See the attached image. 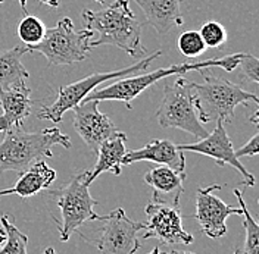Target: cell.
<instances>
[{
    "mask_svg": "<svg viewBox=\"0 0 259 254\" xmlns=\"http://www.w3.org/2000/svg\"><path fill=\"white\" fill-rule=\"evenodd\" d=\"M81 18L96 40L92 47L113 46L121 48L131 58H142L146 50L142 44L143 25L130 9L128 0H113L102 11L82 9Z\"/></svg>",
    "mask_w": 259,
    "mask_h": 254,
    "instance_id": "1",
    "label": "cell"
},
{
    "mask_svg": "<svg viewBox=\"0 0 259 254\" xmlns=\"http://www.w3.org/2000/svg\"><path fill=\"white\" fill-rule=\"evenodd\" d=\"M243 56H244V53H233V55H227L223 58H212V59L199 61V62H193V64L184 62V64L171 65L168 68H159L153 72H145V74L134 75V77L128 75V77L113 81L112 84L108 87L93 90L82 101H87V100H96V101L115 100V101L125 103V106L131 109L134 98H137L150 85L156 84L158 81L174 77V75H183V74L190 72V71H203V69H210V68H221L223 71L231 72L239 66Z\"/></svg>",
    "mask_w": 259,
    "mask_h": 254,
    "instance_id": "2",
    "label": "cell"
},
{
    "mask_svg": "<svg viewBox=\"0 0 259 254\" xmlns=\"http://www.w3.org/2000/svg\"><path fill=\"white\" fill-rule=\"evenodd\" d=\"M53 145L71 148L69 137L61 132L59 128H48L37 132H28L22 127L11 128L0 143V174L8 171L21 174L34 162L52 158Z\"/></svg>",
    "mask_w": 259,
    "mask_h": 254,
    "instance_id": "3",
    "label": "cell"
},
{
    "mask_svg": "<svg viewBox=\"0 0 259 254\" xmlns=\"http://www.w3.org/2000/svg\"><path fill=\"white\" fill-rule=\"evenodd\" d=\"M203 77L202 82H194V105L199 121L208 124L212 121H221L228 124L234 118V111L240 105H249L250 101L258 106V95L243 90L240 85L220 78L206 69L199 71Z\"/></svg>",
    "mask_w": 259,
    "mask_h": 254,
    "instance_id": "4",
    "label": "cell"
},
{
    "mask_svg": "<svg viewBox=\"0 0 259 254\" xmlns=\"http://www.w3.org/2000/svg\"><path fill=\"white\" fill-rule=\"evenodd\" d=\"M156 118L162 128L183 129L197 140H202L209 134L197 116L193 84L183 77L165 84Z\"/></svg>",
    "mask_w": 259,
    "mask_h": 254,
    "instance_id": "5",
    "label": "cell"
},
{
    "mask_svg": "<svg viewBox=\"0 0 259 254\" xmlns=\"http://www.w3.org/2000/svg\"><path fill=\"white\" fill-rule=\"evenodd\" d=\"M93 34L89 30L77 31L71 18L65 16L53 28L45 32L43 40L28 47V52L43 55L50 65H72L82 62L92 50Z\"/></svg>",
    "mask_w": 259,
    "mask_h": 254,
    "instance_id": "6",
    "label": "cell"
},
{
    "mask_svg": "<svg viewBox=\"0 0 259 254\" xmlns=\"http://www.w3.org/2000/svg\"><path fill=\"white\" fill-rule=\"evenodd\" d=\"M161 55L162 52H155L152 56L142 58L137 64L131 65V66L118 69V71H111V72H96L82 80L71 82L69 85L61 87L56 100L50 106L41 108V111L38 113V119H46L53 124H59L62 121L65 112L71 111L75 106H78L81 101L93 90H96L100 84L108 82V81L119 80V78L128 77L131 74H137L140 71H146L149 68V65L152 64L156 58H159Z\"/></svg>",
    "mask_w": 259,
    "mask_h": 254,
    "instance_id": "7",
    "label": "cell"
},
{
    "mask_svg": "<svg viewBox=\"0 0 259 254\" xmlns=\"http://www.w3.org/2000/svg\"><path fill=\"white\" fill-rule=\"evenodd\" d=\"M90 171H84L77 174L66 185L61 188L50 191L52 198L61 209L62 221L58 225L59 238L66 242L71 235L78 231V228L84 223L96 221L97 213H95V206H97L96 200L90 195L89 185H85V178Z\"/></svg>",
    "mask_w": 259,
    "mask_h": 254,
    "instance_id": "8",
    "label": "cell"
},
{
    "mask_svg": "<svg viewBox=\"0 0 259 254\" xmlns=\"http://www.w3.org/2000/svg\"><path fill=\"white\" fill-rule=\"evenodd\" d=\"M100 228L99 237L92 239L102 254H136L140 248L137 234L145 229L146 225L130 219L124 209L118 207L105 216H97Z\"/></svg>",
    "mask_w": 259,
    "mask_h": 254,
    "instance_id": "9",
    "label": "cell"
},
{
    "mask_svg": "<svg viewBox=\"0 0 259 254\" xmlns=\"http://www.w3.org/2000/svg\"><path fill=\"white\" fill-rule=\"evenodd\" d=\"M177 147L181 151H192V153L208 156L210 159L215 160V165H218V166L230 165L236 171L240 172V175L243 176V185H246V187L255 185V176L243 166L240 159L236 158L233 143H231L227 131L224 129V124L221 121H217L215 129L210 134H208L205 138L197 140L196 143L192 144H180Z\"/></svg>",
    "mask_w": 259,
    "mask_h": 254,
    "instance_id": "10",
    "label": "cell"
},
{
    "mask_svg": "<svg viewBox=\"0 0 259 254\" xmlns=\"http://www.w3.org/2000/svg\"><path fill=\"white\" fill-rule=\"evenodd\" d=\"M223 185L215 184L206 188H199L196 191V213L202 232L209 238H221L227 234V218L231 215L242 216V209L230 206L224 203L213 191L221 190Z\"/></svg>",
    "mask_w": 259,
    "mask_h": 254,
    "instance_id": "11",
    "label": "cell"
},
{
    "mask_svg": "<svg viewBox=\"0 0 259 254\" xmlns=\"http://www.w3.org/2000/svg\"><path fill=\"white\" fill-rule=\"evenodd\" d=\"M147 221L143 239L156 238L169 245H189L193 242V235L183 228V216L180 207L163 206L150 203L146 206Z\"/></svg>",
    "mask_w": 259,
    "mask_h": 254,
    "instance_id": "12",
    "label": "cell"
},
{
    "mask_svg": "<svg viewBox=\"0 0 259 254\" xmlns=\"http://www.w3.org/2000/svg\"><path fill=\"white\" fill-rule=\"evenodd\" d=\"M99 101L87 100L81 101L75 106L74 111V129L81 137V140L87 144V147L97 153L100 144L109 140L118 132L109 116L99 111Z\"/></svg>",
    "mask_w": 259,
    "mask_h": 254,
    "instance_id": "13",
    "label": "cell"
},
{
    "mask_svg": "<svg viewBox=\"0 0 259 254\" xmlns=\"http://www.w3.org/2000/svg\"><path fill=\"white\" fill-rule=\"evenodd\" d=\"M186 174L168 166L152 168L145 174V182L152 188V203L178 207L180 197L184 191Z\"/></svg>",
    "mask_w": 259,
    "mask_h": 254,
    "instance_id": "14",
    "label": "cell"
},
{
    "mask_svg": "<svg viewBox=\"0 0 259 254\" xmlns=\"http://www.w3.org/2000/svg\"><path fill=\"white\" fill-rule=\"evenodd\" d=\"M143 11L146 22L158 32L165 35L176 27L184 24L183 14L187 0H134Z\"/></svg>",
    "mask_w": 259,
    "mask_h": 254,
    "instance_id": "15",
    "label": "cell"
},
{
    "mask_svg": "<svg viewBox=\"0 0 259 254\" xmlns=\"http://www.w3.org/2000/svg\"><path fill=\"white\" fill-rule=\"evenodd\" d=\"M142 160L159 163L162 166H168L178 172H184L186 169L184 151H181L177 145L169 140H150L142 148L125 151L121 165L130 166Z\"/></svg>",
    "mask_w": 259,
    "mask_h": 254,
    "instance_id": "16",
    "label": "cell"
},
{
    "mask_svg": "<svg viewBox=\"0 0 259 254\" xmlns=\"http://www.w3.org/2000/svg\"><path fill=\"white\" fill-rule=\"evenodd\" d=\"M0 106L3 109L0 115V132L22 127L32 108L31 90L27 87V82L9 88H0Z\"/></svg>",
    "mask_w": 259,
    "mask_h": 254,
    "instance_id": "17",
    "label": "cell"
},
{
    "mask_svg": "<svg viewBox=\"0 0 259 254\" xmlns=\"http://www.w3.org/2000/svg\"><path fill=\"white\" fill-rule=\"evenodd\" d=\"M56 179V171L48 166L45 160L34 162L30 168L22 171L12 188L0 190V197L16 194L21 198H30L37 192L48 190Z\"/></svg>",
    "mask_w": 259,
    "mask_h": 254,
    "instance_id": "18",
    "label": "cell"
},
{
    "mask_svg": "<svg viewBox=\"0 0 259 254\" xmlns=\"http://www.w3.org/2000/svg\"><path fill=\"white\" fill-rule=\"evenodd\" d=\"M127 135L121 131H118L109 140L100 144L97 150V162L95 165V171H92L85 178V185L90 187V184L97 179V176L103 172H112L113 175L121 174V162L127 151L125 148Z\"/></svg>",
    "mask_w": 259,
    "mask_h": 254,
    "instance_id": "19",
    "label": "cell"
},
{
    "mask_svg": "<svg viewBox=\"0 0 259 254\" xmlns=\"http://www.w3.org/2000/svg\"><path fill=\"white\" fill-rule=\"evenodd\" d=\"M25 53H28V47L24 44L0 52V88L14 87L30 78L28 71L21 62Z\"/></svg>",
    "mask_w": 259,
    "mask_h": 254,
    "instance_id": "20",
    "label": "cell"
},
{
    "mask_svg": "<svg viewBox=\"0 0 259 254\" xmlns=\"http://www.w3.org/2000/svg\"><path fill=\"white\" fill-rule=\"evenodd\" d=\"M233 194L236 195V198L239 200V205L242 209L243 216V226L246 231L244 235V245H243L242 254H259V225L258 221L250 215L249 209L244 203L243 198V192L239 188H234Z\"/></svg>",
    "mask_w": 259,
    "mask_h": 254,
    "instance_id": "21",
    "label": "cell"
},
{
    "mask_svg": "<svg viewBox=\"0 0 259 254\" xmlns=\"http://www.w3.org/2000/svg\"><path fill=\"white\" fill-rule=\"evenodd\" d=\"M0 223L6 234V241L2 244L3 247L0 248V254H27L28 237L16 228L14 216L2 215Z\"/></svg>",
    "mask_w": 259,
    "mask_h": 254,
    "instance_id": "22",
    "label": "cell"
},
{
    "mask_svg": "<svg viewBox=\"0 0 259 254\" xmlns=\"http://www.w3.org/2000/svg\"><path fill=\"white\" fill-rule=\"evenodd\" d=\"M45 32H46V27L43 21L37 16L25 15L18 25V35L24 43V46L27 47L38 44L43 40Z\"/></svg>",
    "mask_w": 259,
    "mask_h": 254,
    "instance_id": "23",
    "label": "cell"
},
{
    "mask_svg": "<svg viewBox=\"0 0 259 254\" xmlns=\"http://www.w3.org/2000/svg\"><path fill=\"white\" fill-rule=\"evenodd\" d=\"M178 50L186 56V58H199L200 55H203V52L206 50V46L200 37L199 31H186L183 32L177 40Z\"/></svg>",
    "mask_w": 259,
    "mask_h": 254,
    "instance_id": "24",
    "label": "cell"
},
{
    "mask_svg": "<svg viewBox=\"0 0 259 254\" xmlns=\"http://www.w3.org/2000/svg\"><path fill=\"white\" fill-rule=\"evenodd\" d=\"M199 34H200L206 48H218L227 41L226 28L217 21H209V22L203 24Z\"/></svg>",
    "mask_w": 259,
    "mask_h": 254,
    "instance_id": "25",
    "label": "cell"
},
{
    "mask_svg": "<svg viewBox=\"0 0 259 254\" xmlns=\"http://www.w3.org/2000/svg\"><path fill=\"white\" fill-rule=\"evenodd\" d=\"M237 68H240L243 74L247 77V80L253 81V82H259V61L258 58H255L250 53H244L243 59Z\"/></svg>",
    "mask_w": 259,
    "mask_h": 254,
    "instance_id": "26",
    "label": "cell"
},
{
    "mask_svg": "<svg viewBox=\"0 0 259 254\" xmlns=\"http://www.w3.org/2000/svg\"><path fill=\"white\" fill-rule=\"evenodd\" d=\"M259 153V134L256 132L247 143L242 145L239 150H234V155L237 159L240 158H252V156H256Z\"/></svg>",
    "mask_w": 259,
    "mask_h": 254,
    "instance_id": "27",
    "label": "cell"
},
{
    "mask_svg": "<svg viewBox=\"0 0 259 254\" xmlns=\"http://www.w3.org/2000/svg\"><path fill=\"white\" fill-rule=\"evenodd\" d=\"M161 254H194V253H192V251H184V250H169V251H165V253H162L161 251ZM233 254H242V251H240V250H236Z\"/></svg>",
    "mask_w": 259,
    "mask_h": 254,
    "instance_id": "28",
    "label": "cell"
},
{
    "mask_svg": "<svg viewBox=\"0 0 259 254\" xmlns=\"http://www.w3.org/2000/svg\"><path fill=\"white\" fill-rule=\"evenodd\" d=\"M38 2H41L43 5L52 6V8H59V5H61V2H59V0H38Z\"/></svg>",
    "mask_w": 259,
    "mask_h": 254,
    "instance_id": "29",
    "label": "cell"
},
{
    "mask_svg": "<svg viewBox=\"0 0 259 254\" xmlns=\"http://www.w3.org/2000/svg\"><path fill=\"white\" fill-rule=\"evenodd\" d=\"M18 2H19V6H21L22 12L27 14V0H18Z\"/></svg>",
    "mask_w": 259,
    "mask_h": 254,
    "instance_id": "30",
    "label": "cell"
},
{
    "mask_svg": "<svg viewBox=\"0 0 259 254\" xmlns=\"http://www.w3.org/2000/svg\"><path fill=\"white\" fill-rule=\"evenodd\" d=\"M6 241V234H5V231H3V228H0V247H2V244Z\"/></svg>",
    "mask_w": 259,
    "mask_h": 254,
    "instance_id": "31",
    "label": "cell"
},
{
    "mask_svg": "<svg viewBox=\"0 0 259 254\" xmlns=\"http://www.w3.org/2000/svg\"><path fill=\"white\" fill-rule=\"evenodd\" d=\"M43 254H56V251H55V250H53L52 247H48V248H46V250L43 251Z\"/></svg>",
    "mask_w": 259,
    "mask_h": 254,
    "instance_id": "32",
    "label": "cell"
},
{
    "mask_svg": "<svg viewBox=\"0 0 259 254\" xmlns=\"http://www.w3.org/2000/svg\"><path fill=\"white\" fill-rule=\"evenodd\" d=\"M149 254H161V248H159V247H155Z\"/></svg>",
    "mask_w": 259,
    "mask_h": 254,
    "instance_id": "33",
    "label": "cell"
},
{
    "mask_svg": "<svg viewBox=\"0 0 259 254\" xmlns=\"http://www.w3.org/2000/svg\"><path fill=\"white\" fill-rule=\"evenodd\" d=\"M95 2H97V3H102V5L105 3V0H95Z\"/></svg>",
    "mask_w": 259,
    "mask_h": 254,
    "instance_id": "34",
    "label": "cell"
},
{
    "mask_svg": "<svg viewBox=\"0 0 259 254\" xmlns=\"http://www.w3.org/2000/svg\"><path fill=\"white\" fill-rule=\"evenodd\" d=\"M3 2H5V0H0V5H2V3H3Z\"/></svg>",
    "mask_w": 259,
    "mask_h": 254,
    "instance_id": "35",
    "label": "cell"
}]
</instances>
